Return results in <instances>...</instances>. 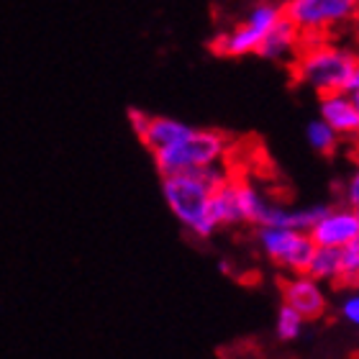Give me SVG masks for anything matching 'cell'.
Returning a JSON list of instances; mask_svg holds the SVG:
<instances>
[{
    "label": "cell",
    "instance_id": "obj_18",
    "mask_svg": "<svg viewBox=\"0 0 359 359\" xmlns=\"http://www.w3.org/2000/svg\"><path fill=\"white\" fill-rule=\"evenodd\" d=\"M341 203L359 213V165L349 172V177H346L344 185H341Z\"/></svg>",
    "mask_w": 359,
    "mask_h": 359
},
{
    "label": "cell",
    "instance_id": "obj_15",
    "mask_svg": "<svg viewBox=\"0 0 359 359\" xmlns=\"http://www.w3.org/2000/svg\"><path fill=\"white\" fill-rule=\"evenodd\" d=\"M306 318L295 311L292 306L283 303V306L277 308V321H275V334L280 341L285 344H290V341H298L303 337V331H306Z\"/></svg>",
    "mask_w": 359,
    "mask_h": 359
},
{
    "label": "cell",
    "instance_id": "obj_19",
    "mask_svg": "<svg viewBox=\"0 0 359 359\" xmlns=\"http://www.w3.org/2000/svg\"><path fill=\"white\" fill-rule=\"evenodd\" d=\"M357 90H359V60H357V65H354L352 80H349V88H346V93H357Z\"/></svg>",
    "mask_w": 359,
    "mask_h": 359
},
{
    "label": "cell",
    "instance_id": "obj_16",
    "mask_svg": "<svg viewBox=\"0 0 359 359\" xmlns=\"http://www.w3.org/2000/svg\"><path fill=\"white\" fill-rule=\"evenodd\" d=\"M341 283L359 285V236L341 249Z\"/></svg>",
    "mask_w": 359,
    "mask_h": 359
},
{
    "label": "cell",
    "instance_id": "obj_11",
    "mask_svg": "<svg viewBox=\"0 0 359 359\" xmlns=\"http://www.w3.org/2000/svg\"><path fill=\"white\" fill-rule=\"evenodd\" d=\"M210 221L216 224V229L244 224L239 210V198H236V177H231V175L210 195Z\"/></svg>",
    "mask_w": 359,
    "mask_h": 359
},
{
    "label": "cell",
    "instance_id": "obj_4",
    "mask_svg": "<svg viewBox=\"0 0 359 359\" xmlns=\"http://www.w3.org/2000/svg\"><path fill=\"white\" fill-rule=\"evenodd\" d=\"M280 18H283V6H277V3H259L233 29L221 31L218 36L210 39V52L218 54V57H233V60L257 54L264 34Z\"/></svg>",
    "mask_w": 359,
    "mask_h": 359
},
{
    "label": "cell",
    "instance_id": "obj_10",
    "mask_svg": "<svg viewBox=\"0 0 359 359\" xmlns=\"http://www.w3.org/2000/svg\"><path fill=\"white\" fill-rule=\"evenodd\" d=\"M298 46H300V31L295 29V23L287 21L283 15V18L264 34L257 54L269 62H290L292 57H295V52H298Z\"/></svg>",
    "mask_w": 359,
    "mask_h": 359
},
{
    "label": "cell",
    "instance_id": "obj_8",
    "mask_svg": "<svg viewBox=\"0 0 359 359\" xmlns=\"http://www.w3.org/2000/svg\"><path fill=\"white\" fill-rule=\"evenodd\" d=\"M283 303L292 306L306 321L321 318L329 311V295L323 290V283L308 272H290L283 280Z\"/></svg>",
    "mask_w": 359,
    "mask_h": 359
},
{
    "label": "cell",
    "instance_id": "obj_12",
    "mask_svg": "<svg viewBox=\"0 0 359 359\" xmlns=\"http://www.w3.org/2000/svg\"><path fill=\"white\" fill-rule=\"evenodd\" d=\"M236 198H239L241 221H244V224H252V226L262 224L264 213H267V205L272 203L267 195H264L255 182L236 177Z\"/></svg>",
    "mask_w": 359,
    "mask_h": 359
},
{
    "label": "cell",
    "instance_id": "obj_2",
    "mask_svg": "<svg viewBox=\"0 0 359 359\" xmlns=\"http://www.w3.org/2000/svg\"><path fill=\"white\" fill-rule=\"evenodd\" d=\"M359 54L331 44L326 36L300 34V46L290 60V69L298 85L311 88L316 95H329V93H346Z\"/></svg>",
    "mask_w": 359,
    "mask_h": 359
},
{
    "label": "cell",
    "instance_id": "obj_13",
    "mask_svg": "<svg viewBox=\"0 0 359 359\" xmlns=\"http://www.w3.org/2000/svg\"><path fill=\"white\" fill-rule=\"evenodd\" d=\"M306 272L318 283L341 285V249L316 247Z\"/></svg>",
    "mask_w": 359,
    "mask_h": 359
},
{
    "label": "cell",
    "instance_id": "obj_20",
    "mask_svg": "<svg viewBox=\"0 0 359 359\" xmlns=\"http://www.w3.org/2000/svg\"><path fill=\"white\" fill-rule=\"evenodd\" d=\"M352 97H354V103H357V108H359V90H357V93H352Z\"/></svg>",
    "mask_w": 359,
    "mask_h": 359
},
{
    "label": "cell",
    "instance_id": "obj_6",
    "mask_svg": "<svg viewBox=\"0 0 359 359\" xmlns=\"http://www.w3.org/2000/svg\"><path fill=\"white\" fill-rule=\"evenodd\" d=\"M257 244L269 262L283 267L285 272H306L316 249L308 231L285 226H257Z\"/></svg>",
    "mask_w": 359,
    "mask_h": 359
},
{
    "label": "cell",
    "instance_id": "obj_3",
    "mask_svg": "<svg viewBox=\"0 0 359 359\" xmlns=\"http://www.w3.org/2000/svg\"><path fill=\"white\" fill-rule=\"evenodd\" d=\"M231 139L224 131L216 128H190L182 139L154 151V165L159 175H175V172H193L201 167L221 165L229 154Z\"/></svg>",
    "mask_w": 359,
    "mask_h": 359
},
{
    "label": "cell",
    "instance_id": "obj_5",
    "mask_svg": "<svg viewBox=\"0 0 359 359\" xmlns=\"http://www.w3.org/2000/svg\"><path fill=\"white\" fill-rule=\"evenodd\" d=\"M283 15L308 36H326L329 31L352 23L359 15L357 0H285Z\"/></svg>",
    "mask_w": 359,
    "mask_h": 359
},
{
    "label": "cell",
    "instance_id": "obj_7",
    "mask_svg": "<svg viewBox=\"0 0 359 359\" xmlns=\"http://www.w3.org/2000/svg\"><path fill=\"white\" fill-rule=\"evenodd\" d=\"M308 236L313 239L316 247L344 249L359 236V213L349 205H329L313 226Z\"/></svg>",
    "mask_w": 359,
    "mask_h": 359
},
{
    "label": "cell",
    "instance_id": "obj_14",
    "mask_svg": "<svg viewBox=\"0 0 359 359\" xmlns=\"http://www.w3.org/2000/svg\"><path fill=\"white\" fill-rule=\"evenodd\" d=\"M306 139H308V144H311V149L323 154V157H331V154L339 149V144H341L337 131H334L323 118H313L311 123H308Z\"/></svg>",
    "mask_w": 359,
    "mask_h": 359
},
{
    "label": "cell",
    "instance_id": "obj_21",
    "mask_svg": "<svg viewBox=\"0 0 359 359\" xmlns=\"http://www.w3.org/2000/svg\"><path fill=\"white\" fill-rule=\"evenodd\" d=\"M357 3H359V0H357Z\"/></svg>",
    "mask_w": 359,
    "mask_h": 359
},
{
    "label": "cell",
    "instance_id": "obj_17",
    "mask_svg": "<svg viewBox=\"0 0 359 359\" xmlns=\"http://www.w3.org/2000/svg\"><path fill=\"white\" fill-rule=\"evenodd\" d=\"M354 290H349L344 298L339 300V316L344 318L349 326L359 329V285H352Z\"/></svg>",
    "mask_w": 359,
    "mask_h": 359
},
{
    "label": "cell",
    "instance_id": "obj_9",
    "mask_svg": "<svg viewBox=\"0 0 359 359\" xmlns=\"http://www.w3.org/2000/svg\"><path fill=\"white\" fill-rule=\"evenodd\" d=\"M318 118L326 121L341 142L359 144V108L352 93L318 95Z\"/></svg>",
    "mask_w": 359,
    "mask_h": 359
},
{
    "label": "cell",
    "instance_id": "obj_1",
    "mask_svg": "<svg viewBox=\"0 0 359 359\" xmlns=\"http://www.w3.org/2000/svg\"><path fill=\"white\" fill-rule=\"evenodd\" d=\"M229 177L224 165H210L193 172L162 175V195L182 229L195 239H210L218 231L210 221V195Z\"/></svg>",
    "mask_w": 359,
    "mask_h": 359
}]
</instances>
